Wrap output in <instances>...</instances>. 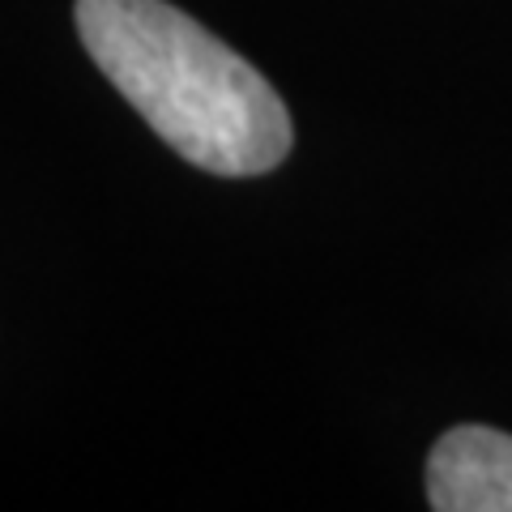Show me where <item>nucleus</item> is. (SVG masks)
<instances>
[{
    "label": "nucleus",
    "instance_id": "1",
    "mask_svg": "<svg viewBox=\"0 0 512 512\" xmlns=\"http://www.w3.org/2000/svg\"><path fill=\"white\" fill-rule=\"evenodd\" d=\"M77 35L137 116L192 167L244 180L291 154L295 128L252 64L167 0H77Z\"/></svg>",
    "mask_w": 512,
    "mask_h": 512
},
{
    "label": "nucleus",
    "instance_id": "2",
    "mask_svg": "<svg viewBox=\"0 0 512 512\" xmlns=\"http://www.w3.org/2000/svg\"><path fill=\"white\" fill-rule=\"evenodd\" d=\"M427 500L436 512H512V436L495 427H453L431 448Z\"/></svg>",
    "mask_w": 512,
    "mask_h": 512
}]
</instances>
